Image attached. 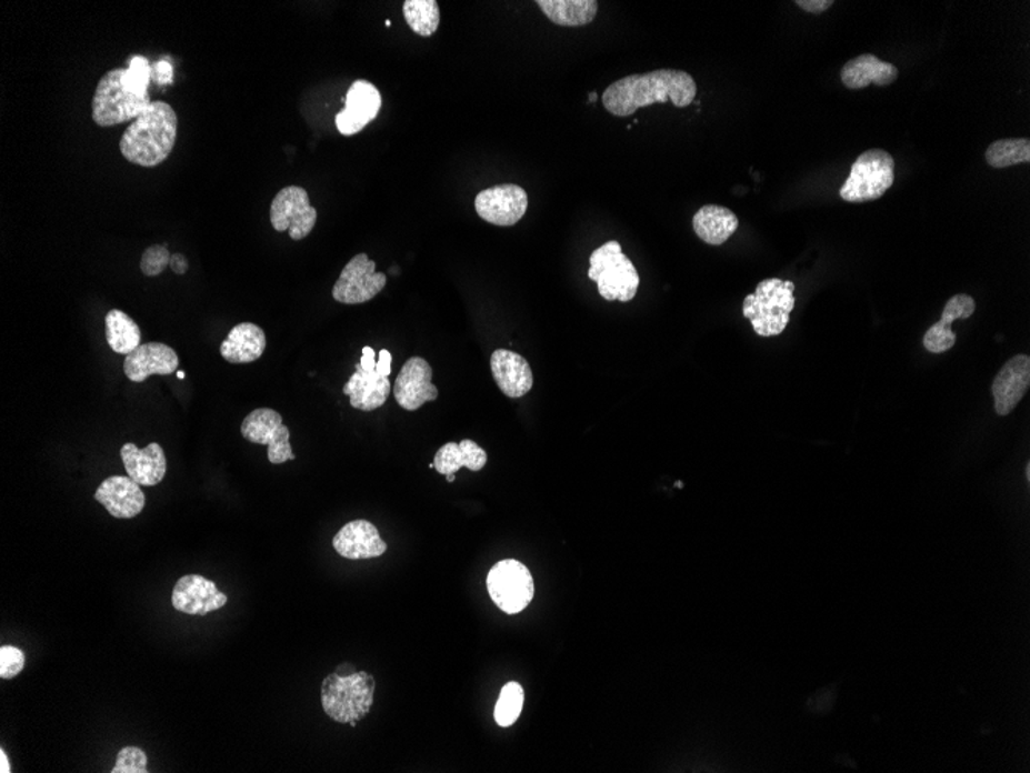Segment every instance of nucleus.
Returning <instances> with one entry per match:
<instances>
[{"mask_svg": "<svg viewBox=\"0 0 1030 773\" xmlns=\"http://www.w3.org/2000/svg\"><path fill=\"white\" fill-rule=\"evenodd\" d=\"M797 6L807 13L821 14L833 6V0H797Z\"/></svg>", "mask_w": 1030, "mask_h": 773, "instance_id": "e433bc0d", "label": "nucleus"}, {"mask_svg": "<svg viewBox=\"0 0 1030 773\" xmlns=\"http://www.w3.org/2000/svg\"><path fill=\"white\" fill-rule=\"evenodd\" d=\"M178 137V117L164 101L151 102L122 134L119 150L131 164L157 168L172 153Z\"/></svg>", "mask_w": 1030, "mask_h": 773, "instance_id": "f03ea898", "label": "nucleus"}, {"mask_svg": "<svg viewBox=\"0 0 1030 773\" xmlns=\"http://www.w3.org/2000/svg\"><path fill=\"white\" fill-rule=\"evenodd\" d=\"M376 680L371 673L356 672L349 676L330 673L321 685V704L326 715L336 723L363 720L373 704Z\"/></svg>", "mask_w": 1030, "mask_h": 773, "instance_id": "20e7f679", "label": "nucleus"}, {"mask_svg": "<svg viewBox=\"0 0 1030 773\" xmlns=\"http://www.w3.org/2000/svg\"><path fill=\"white\" fill-rule=\"evenodd\" d=\"M894 182V160L886 150L873 149L859 154L849 178L839 190L847 202L880 200Z\"/></svg>", "mask_w": 1030, "mask_h": 773, "instance_id": "0eeeda50", "label": "nucleus"}, {"mask_svg": "<svg viewBox=\"0 0 1030 773\" xmlns=\"http://www.w3.org/2000/svg\"><path fill=\"white\" fill-rule=\"evenodd\" d=\"M226 604V594L220 592L213 581L201 574H187L174 585L172 605L178 612L206 616Z\"/></svg>", "mask_w": 1030, "mask_h": 773, "instance_id": "2eb2a0df", "label": "nucleus"}, {"mask_svg": "<svg viewBox=\"0 0 1030 773\" xmlns=\"http://www.w3.org/2000/svg\"><path fill=\"white\" fill-rule=\"evenodd\" d=\"M380 109L381 94L377 87L363 79L353 82L346 94L344 109L336 118L338 132L344 137L360 133L378 117Z\"/></svg>", "mask_w": 1030, "mask_h": 773, "instance_id": "4468645a", "label": "nucleus"}, {"mask_svg": "<svg viewBox=\"0 0 1030 773\" xmlns=\"http://www.w3.org/2000/svg\"><path fill=\"white\" fill-rule=\"evenodd\" d=\"M406 22L413 33L429 38L440 27V7L436 0H406L403 3Z\"/></svg>", "mask_w": 1030, "mask_h": 773, "instance_id": "7c9ffc66", "label": "nucleus"}, {"mask_svg": "<svg viewBox=\"0 0 1030 773\" xmlns=\"http://www.w3.org/2000/svg\"><path fill=\"white\" fill-rule=\"evenodd\" d=\"M793 281L763 280L754 293L743 300V317L751 321L756 334L781 335L790 323V314L797 307Z\"/></svg>", "mask_w": 1030, "mask_h": 773, "instance_id": "7ed1b4c3", "label": "nucleus"}, {"mask_svg": "<svg viewBox=\"0 0 1030 773\" xmlns=\"http://www.w3.org/2000/svg\"><path fill=\"white\" fill-rule=\"evenodd\" d=\"M179 357L174 349L164 343L141 344L126 355L124 372L134 383L146 382L151 375H170L177 372Z\"/></svg>", "mask_w": 1030, "mask_h": 773, "instance_id": "6ab92c4d", "label": "nucleus"}, {"mask_svg": "<svg viewBox=\"0 0 1030 773\" xmlns=\"http://www.w3.org/2000/svg\"><path fill=\"white\" fill-rule=\"evenodd\" d=\"M178 377H179V379H184L186 374H184V372H178Z\"/></svg>", "mask_w": 1030, "mask_h": 773, "instance_id": "79ce46f5", "label": "nucleus"}, {"mask_svg": "<svg viewBox=\"0 0 1030 773\" xmlns=\"http://www.w3.org/2000/svg\"><path fill=\"white\" fill-rule=\"evenodd\" d=\"M170 269H172L177 275H184V273L189 271V261H187V258L182 255V253H172V258H170Z\"/></svg>", "mask_w": 1030, "mask_h": 773, "instance_id": "58836bf2", "label": "nucleus"}, {"mask_svg": "<svg viewBox=\"0 0 1030 773\" xmlns=\"http://www.w3.org/2000/svg\"><path fill=\"white\" fill-rule=\"evenodd\" d=\"M1030 384V357L1020 354L1010 359L998 372L992 384L998 415H1009L1023 400Z\"/></svg>", "mask_w": 1030, "mask_h": 773, "instance_id": "f3484780", "label": "nucleus"}, {"mask_svg": "<svg viewBox=\"0 0 1030 773\" xmlns=\"http://www.w3.org/2000/svg\"><path fill=\"white\" fill-rule=\"evenodd\" d=\"M332 545L341 558L349 559V561L380 558L388 550L377 526L361 519L346 523L333 538Z\"/></svg>", "mask_w": 1030, "mask_h": 773, "instance_id": "a211bd4d", "label": "nucleus"}, {"mask_svg": "<svg viewBox=\"0 0 1030 773\" xmlns=\"http://www.w3.org/2000/svg\"><path fill=\"white\" fill-rule=\"evenodd\" d=\"M391 391L389 377L378 374L377 370L366 371L360 363L343 386V394L351 399V406L366 412L383 406Z\"/></svg>", "mask_w": 1030, "mask_h": 773, "instance_id": "5701e85b", "label": "nucleus"}, {"mask_svg": "<svg viewBox=\"0 0 1030 773\" xmlns=\"http://www.w3.org/2000/svg\"><path fill=\"white\" fill-rule=\"evenodd\" d=\"M106 337L111 351L117 354L129 355L141 347V329L137 321L119 309H111L106 315Z\"/></svg>", "mask_w": 1030, "mask_h": 773, "instance_id": "c85d7f7f", "label": "nucleus"}, {"mask_svg": "<svg viewBox=\"0 0 1030 773\" xmlns=\"http://www.w3.org/2000/svg\"><path fill=\"white\" fill-rule=\"evenodd\" d=\"M151 78H157L158 84L166 86L172 82L173 69L167 61L154 63L151 67Z\"/></svg>", "mask_w": 1030, "mask_h": 773, "instance_id": "c9c22d12", "label": "nucleus"}, {"mask_svg": "<svg viewBox=\"0 0 1030 773\" xmlns=\"http://www.w3.org/2000/svg\"><path fill=\"white\" fill-rule=\"evenodd\" d=\"M393 395L406 411L420 410L424 403L437 400L439 390L432 383L431 364L421 357L409 359L393 383Z\"/></svg>", "mask_w": 1030, "mask_h": 773, "instance_id": "ddd939ff", "label": "nucleus"}, {"mask_svg": "<svg viewBox=\"0 0 1030 773\" xmlns=\"http://www.w3.org/2000/svg\"><path fill=\"white\" fill-rule=\"evenodd\" d=\"M26 667V653L13 645L0 647V677L13 680Z\"/></svg>", "mask_w": 1030, "mask_h": 773, "instance_id": "f704fd0d", "label": "nucleus"}, {"mask_svg": "<svg viewBox=\"0 0 1030 773\" xmlns=\"http://www.w3.org/2000/svg\"><path fill=\"white\" fill-rule=\"evenodd\" d=\"M121 459L124 462L127 474L141 486H157L164 481L167 473V459L164 450L159 443L139 450L134 443H126L121 448Z\"/></svg>", "mask_w": 1030, "mask_h": 773, "instance_id": "412c9836", "label": "nucleus"}, {"mask_svg": "<svg viewBox=\"0 0 1030 773\" xmlns=\"http://www.w3.org/2000/svg\"><path fill=\"white\" fill-rule=\"evenodd\" d=\"M524 690L519 683H508L500 692L494 709V720L500 727H511L523 711Z\"/></svg>", "mask_w": 1030, "mask_h": 773, "instance_id": "2f4dec72", "label": "nucleus"}, {"mask_svg": "<svg viewBox=\"0 0 1030 773\" xmlns=\"http://www.w3.org/2000/svg\"><path fill=\"white\" fill-rule=\"evenodd\" d=\"M474 204L481 220L500 228H511L522 220L529 202L527 190L520 185L499 184L481 190Z\"/></svg>", "mask_w": 1030, "mask_h": 773, "instance_id": "f8f14e48", "label": "nucleus"}, {"mask_svg": "<svg viewBox=\"0 0 1030 773\" xmlns=\"http://www.w3.org/2000/svg\"><path fill=\"white\" fill-rule=\"evenodd\" d=\"M537 6L552 23L560 27H583L594 21L598 0H537Z\"/></svg>", "mask_w": 1030, "mask_h": 773, "instance_id": "cd10ccee", "label": "nucleus"}, {"mask_svg": "<svg viewBox=\"0 0 1030 773\" xmlns=\"http://www.w3.org/2000/svg\"><path fill=\"white\" fill-rule=\"evenodd\" d=\"M489 596L502 612H523L534 598V579L528 566L516 559L497 562L488 574Z\"/></svg>", "mask_w": 1030, "mask_h": 773, "instance_id": "6e6552de", "label": "nucleus"}, {"mask_svg": "<svg viewBox=\"0 0 1030 773\" xmlns=\"http://www.w3.org/2000/svg\"><path fill=\"white\" fill-rule=\"evenodd\" d=\"M392 371V355L388 349L380 351V357L377 359V372L378 374L389 377Z\"/></svg>", "mask_w": 1030, "mask_h": 773, "instance_id": "4c0bfd02", "label": "nucleus"}, {"mask_svg": "<svg viewBox=\"0 0 1030 773\" xmlns=\"http://www.w3.org/2000/svg\"><path fill=\"white\" fill-rule=\"evenodd\" d=\"M0 772L2 773L11 772V766H10V763H8V756H7L6 751H3V749L2 751H0Z\"/></svg>", "mask_w": 1030, "mask_h": 773, "instance_id": "ea45409f", "label": "nucleus"}, {"mask_svg": "<svg viewBox=\"0 0 1030 773\" xmlns=\"http://www.w3.org/2000/svg\"><path fill=\"white\" fill-rule=\"evenodd\" d=\"M242 438L257 445L268 446L269 462L273 465L296 460L290 445L289 428L282 425L280 412L270 408H260L250 412L241 423Z\"/></svg>", "mask_w": 1030, "mask_h": 773, "instance_id": "9d476101", "label": "nucleus"}, {"mask_svg": "<svg viewBox=\"0 0 1030 773\" xmlns=\"http://www.w3.org/2000/svg\"><path fill=\"white\" fill-rule=\"evenodd\" d=\"M147 763H149V759H147L142 749L127 745V747L119 751L117 764H114L111 773H147L149 772L147 771Z\"/></svg>", "mask_w": 1030, "mask_h": 773, "instance_id": "473e14b6", "label": "nucleus"}, {"mask_svg": "<svg viewBox=\"0 0 1030 773\" xmlns=\"http://www.w3.org/2000/svg\"><path fill=\"white\" fill-rule=\"evenodd\" d=\"M487 462V451L472 442V440L464 439L460 443L449 442L447 445L441 446L437 451L432 463L433 470L439 471V474L447 478L449 474L459 473L463 466L471 471L483 470Z\"/></svg>", "mask_w": 1030, "mask_h": 773, "instance_id": "a878e982", "label": "nucleus"}, {"mask_svg": "<svg viewBox=\"0 0 1030 773\" xmlns=\"http://www.w3.org/2000/svg\"><path fill=\"white\" fill-rule=\"evenodd\" d=\"M897 67L882 62L874 54H861L842 67L841 81L849 90H861L869 86L886 87L898 79Z\"/></svg>", "mask_w": 1030, "mask_h": 773, "instance_id": "b1692460", "label": "nucleus"}, {"mask_svg": "<svg viewBox=\"0 0 1030 773\" xmlns=\"http://www.w3.org/2000/svg\"><path fill=\"white\" fill-rule=\"evenodd\" d=\"M738 228V215H734L730 209L723 208V205H703L693 218L696 235L701 238L703 243L711 245L726 243Z\"/></svg>", "mask_w": 1030, "mask_h": 773, "instance_id": "bb28decb", "label": "nucleus"}, {"mask_svg": "<svg viewBox=\"0 0 1030 773\" xmlns=\"http://www.w3.org/2000/svg\"><path fill=\"white\" fill-rule=\"evenodd\" d=\"M124 69L110 70L103 74L94 91L93 121L99 127H111L122 122L134 121L149 109L151 101L149 93H134L122 84Z\"/></svg>", "mask_w": 1030, "mask_h": 773, "instance_id": "423d86ee", "label": "nucleus"}, {"mask_svg": "<svg viewBox=\"0 0 1030 773\" xmlns=\"http://www.w3.org/2000/svg\"><path fill=\"white\" fill-rule=\"evenodd\" d=\"M491 371L499 390L509 399H520L532 390L534 377L522 355L497 349L491 355Z\"/></svg>", "mask_w": 1030, "mask_h": 773, "instance_id": "aec40b11", "label": "nucleus"}, {"mask_svg": "<svg viewBox=\"0 0 1030 773\" xmlns=\"http://www.w3.org/2000/svg\"><path fill=\"white\" fill-rule=\"evenodd\" d=\"M596 98H598V97H596V93H592V94H591V101H596Z\"/></svg>", "mask_w": 1030, "mask_h": 773, "instance_id": "37998d69", "label": "nucleus"}, {"mask_svg": "<svg viewBox=\"0 0 1030 773\" xmlns=\"http://www.w3.org/2000/svg\"><path fill=\"white\" fill-rule=\"evenodd\" d=\"M172 253L162 244L150 245L142 253L141 271L146 277H158L170 265Z\"/></svg>", "mask_w": 1030, "mask_h": 773, "instance_id": "72a5a7b5", "label": "nucleus"}, {"mask_svg": "<svg viewBox=\"0 0 1030 773\" xmlns=\"http://www.w3.org/2000/svg\"><path fill=\"white\" fill-rule=\"evenodd\" d=\"M986 161L990 168L1008 169L1030 162V141L1028 138H1010L992 142L986 150Z\"/></svg>", "mask_w": 1030, "mask_h": 773, "instance_id": "c756f323", "label": "nucleus"}, {"mask_svg": "<svg viewBox=\"0 0 1030 773\" xmlns=\"http://www.w3.org/2000/svg\"><path fill=\"white\" fill-rule=\"evenodd\" d=\"M698 86L683 70L660 69L631 74L612 82L602 94V104L612 117H632L639 109L671 102L678 109L693 104Z\"/></svg>", "mask_w": 1030, "mask_h": 773, "instance_id": "f257e3e1", "label": "nucleus"}, {"mask_svg": "<svg viewBox=\"0 0 1030 773\" xmlns=\"http://www.w3.org/2000/svg\"><path fill=\"white\" fill-rule=\"evenodd\" d=\"M268 347L266 332L253 323L237 324L220 348L222 359L232 364L257 362Z\"/></svg>", "mask_w": 1030, "mask_h": 773, "instance_id": "393cba45", "label": "nucleus"}, {"mask_svg": "<svg viewBox=\"0 0 1030 773\" xmlns=\"http://www.w3.org/2000/svg\"><path fill=\"white\" fill-rule=\"evenodd\" d=\"M447 481H448V482H453V481H456V474H449V475H447Z\"/></svg>", "mask_w": 1030, "mask_h": 773, "instance_id": "a19ab883", "label": "nucleus"}, {"mask_svg": "<svg viewBox=\"0 0 1030 773\" xmlns=\"http://www.w3.org/2000/svg\"><path fill=\"white\" fill-rule=\"evenodd\" d=\"M97 502L117 519H133L146 509V494L141 485L129 475H111L94 493Z\"/></svg>", "mask_w": 1030, "mask_h": 773, "instance_id": "dca6fc26", "label": "nucleus"}, {"mask_svg": "<svg viewBox=\"0 0 1030 773\" xmlns=\"http://www.w3.org/2000/svg\"><path fill=\"white\" fill-rule=\"evenodd\" d=\"M318 212L310 205L308 190L289 185L281 189L270 205V223L277 232H286L292 240H304L316 228Z\"/></svg>", "mask_w": 1030, "mask_h": 773, "instance_id": "1a4fd4ad", "label": "nucleus"}, {"mask_svg": "<svg viewBox=\"0 0 1030 773\" xmlns=\"http://www.w3.org/2000/svg\"><path fill=\"white\" fill-rule=\"evenodd\" d=\"M376 261L368 253H358L340 273V279L333 284L332 297L338 303L361 304L368 303L373 297L383 291L386 287L384 273L376 271Z\"/></svg>", "mask_w": 1030, "mask_h": 773, "instance_id": "9b49d317", "label": "nucleus"}, {"mask_svg": "<svg viewBox=\"0 0 1030 773\" xmlns=\"http://www.w3.org/2000/svg\"><path fill=\"white\" fill-rule=\"evenodd\" d=\"M588 277L598 283L600 297L607 301L628 303L634 299L640 287L638 269L616 240L608 241L591 253Z\"/></svg>", "mask_w": 1030, "mask_h": 773, "instance_id": "39448f33", "label": "nucleus"}, {"mask_svg": "<svg viewBox=\"0 0 1030 773\" xmlns=\"http://www.w3.org/2000/svg\"><path fill=\"white\" fill-rule=\"evenodd\" d=\"M973 312H976V300L972 297L966 293L953 295L946 303L942 319L926 332L924 340H922L924 348L932 354H942L956 347L957 335L952 331L953 321L970 319Z\"/></svg>", "mask_w": 1030, "mask_h": 773, "instance_id": "4be33fe9", "label": "nucleus"}]
</instances>
